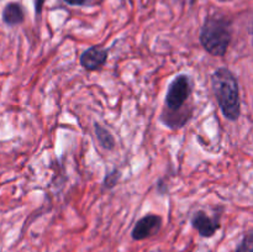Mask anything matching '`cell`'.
Instances as JSON below:
<instances>
[{
    "label": "cell",
    "instance_id": "cell-5",
    "mask_svg": "<svg viewBox=\"0 0 253 252\" xmlns=\"http://www.w3.org/2000/svg\"><path fill=\"white\" fill-rule=\"evenodd\" d=\"M192 226L198 231V234L204 239H210L214 236L220 229V214H216L215 216H209L204 210H198L193 214Z\"/></svg>",
    "mask_w": 253,
    "mask_h": 252
},
{
    "label": "cell",
    "instance_id": "cell-13",
    "mask_svg": "<svg viewBox=\"0 0 253 252\" xmlns=\"http://www.w3.org/2000/svg\"><path fill=\"white\" fill-rule=\"evenodd\" d=\"M46 0H34V4H35V12L37 15H41L42 9H43V5Z\"/></svg>",
    "mask_w": 253,
    "mask_h": 252
},
{
    "label": "cell",
    "instance_id": "cell-9",
    "mask_svg": "<svg viewBox=\"0 0 253 252\" xmlns=\"http://www.w3.org/2000/svg\"><path fill=\"white\" fill-rule=\"evenodd\" d=\"M94 131H95L96 140H98L99 145L106 151H111L115 147V138L111 135L110 131L108 128L103 127L100 124L94 123Z\"/></svg>",
    "mask_w": 253,
    "mask_h": 252
},
{
    "label": "cell",
    "instance_id": "cell-12",
    "mask_svg": "<svg viewBox=\"0 0 253 252\" xmlns=\"http://www.w3.org/2000/svg\"><path fill=\"white\" fill-rule=\"evenodd\" d=\"M64 1L72 6H85L89 2H91V0H64Z\"/></svg>",
    "mask_w": 253,
    "mask_h": 252
},
{
    "label": "cell",
    "instance_id": "cell-7",
    "mask_svg": "<svg viewBox=\"0 0 253 252\" xmlns=\"http://www.w3.org/2000/svg\"><path fill=\"white\" fill-rule=\"evenodd\" d=\"M193 108H185L183 110L177 111V113H168V111H162L160 116L161 123L165 124L169 128H180L184 125H187L188 121L192 119Z\"/></svg>",
    "mask_w": 253,
    "mask_h": 252
},
{
    "label": "cell",
    "instance_id": "cell-11",
    "mask_svg": "<svg viewBox=\"0 0 253 252\" xmlns=\"http://www.w3.org/2000/svg\"><path fill=\"white\" fill-rule=\"evenodd\" d=\"M120 177L121 173L119 172L118 169H113L110 173H108V174L105 175V178H104L103 187L105 188V189H113V188L118 184L119 180H120Z\"/></svg>",
    "mask_w": 253,
    "mask_h": 252
},
{
    "label": "cell",
    "instance_id": "cell-8",
    "mask_svg": "<svg viewBox=\"0 0 253 252\" xmlns=\"http://www.w3.org/2000/svg\"><path fill=\"white\" fill-rule=\"evenodd\" d=\"M25 20L24 10L19 2H9L4 7L2 11V21L7 26H16V25L22 24Z\"/></svg>",
    "mask_w": 253,
    "mask_h": 252
},
{
    "label": "cell",
    "instance_id": "cell-1",
    "mask_svg": "<svg viewBox=\"0 0 253 252\" xmlns=\"http://www.w3.org/2000/svg\"><path fill=\"white\" fill-rule=\"evenodd\" d=\"M211 89L222 115L230 121H237L241 116L240 85L234 72L220 67L211 74Z\"/></svg>",
    "mask_w": 253,
    "mask_h": 252
},
{
    "label": "cell",
    "instance_id": "cell-3",
    "mask_svg": "<svg viewBox=\"0 0 253 252\" xmlns=\"http://www.w3.org/2000/svg\"><path fill=\"white\" fill-rule=\"evenodd\" d=\"M194 88L193 79L188 74H179L169 83L166 93L163 110L168 113H177L185 109L188 99L190 98Z\"/></svg>",
    "mask_w": 253,
    "mask_h": 252
},
{
    "label": "cell",
    "instance_id": "cell-10",
    "mask_svg": "<svg viewBox=\"0 0 253 252\" xmlns=\"http://www.w3.org/2000/svg\"><path fill=\"white\" fill-rule=\"evenodd\" d=\"M235 252H253V232L249 231L242 240L240 241V244L237 245L236 251Z\"/></svg>",
    "mask_w": 253,
    "mask_h": 252
},
{
    "label": "cell",
    "instance_id": "cell-2",
    "mask_svg": "<svg viewBox=\"0 0 253 252\" xmlns=\"http://www.w3.org/2000/svg\"><path fill=\"white\" fill-rule=\"evenodd\" d=\"M232 40V21L224 15H209L200 29L203 48L214 57H224Z\"/></svg>",
    "mask_w": 253,
    "mask_h": 252
},
{
    "label": "cell",
    "instance_id": "cell-6",
    "mask_svg": "<svg viewBox=\"0 0 253 252\" xmlns=\"http://www.w3.org/2000/svg\"><path fill=\"white\" fill-rule=\"evenodd\" d=\"M109 51L99 46H91L81 54V66L86 71H98L106 63Z\"/></svg>",
    "mask_w": 253,
    "mask_h": 252
},
{
    "label": "cell",
    "instance_id": "cell-4",
    "mask_svg": "<svg viewBox=\"0 0 253 252\" xmlns=\"http://www.w3.org/2000/svg\"><path fill=\"white\" fill-rule=\"evenodd\" d=\"M163 219L160 215L148 214L146 216L141 217L133 226L131 231V237L135 241H142V240L150 239L160 232L162 229Z\"/></svg>",
    "mask_w": 253,
    "mask_h": 252
}]
</instances>
